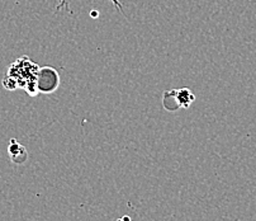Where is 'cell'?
Listing matches in <instances>:
<instances>
[{
  "label": "cell",
  "mask_w": 256,
  "mask_h": 221,
  "mask_svg": "<svg viewBox=\"0 0 256 221\" xmlns=\"http://www.w3.org/2000/svg\"><path fill=\"white\" fill-rule=\"evenodd\" d=\"M36 85H37L38 93H54V90L58 88V85H60V75H58V70L52 68V66L40 68L38 73H37Z\"/></svg>",
  "instance_id": "1"
},
{
  "label": "cell",
  "mask_w": 256,
  "mask_h": 221,
  "mask_svg": "<svg viewBox=\"0 0 256 221\" xmlns=\"http://www.w3.org/2000/svg\"><path fill=\"white\" fill-rule=\"evenodd\" d=\"M8 153L9 156H10V160L13 161L14 164H16V165H22V164H24L28 159L27 149H26L22 144H20V142L16 141V139H12L10 142H9Z\"/></svg>",
  "instance_id": "2"
},
{
  "label": "cell",
  "mask_w": 256,
  "mask_h": 221,
  "mask_svg": "<svg viewBox=\"0 0 256 221\" xmlns=\"http://www.w3.org/2000/svg\"><path fill=\"white\" fill-rule=\"evenodd\" d=\"M175 98H176V103L179 108H189L194 101H196V96L188 88H182V89H176L175 92Z\"/></svg>",
  "instance_id": "3"
},
{
  "label": "cell",
  "mask_w": 256,
  "mask_h": 221,
  "mask_svg": "<svg viewBox=\"0 0 256 221\" xmlns=\"http://www.w3.org/2000/svg\"><path fill=\"white\" fill-rule=\"evenodd\" d=\"M175 92H176V89L166 90L162 97L164 107H165V109L170 111V112H174V111L179 109V106L176 103V98H175Z\"/></svg>",
  "instance_id": "4"
},
{
  "label": "cell",
  "mask_w": 256,
  "mask_h": 221,
  "mask_svg": "<svg viewBox=\"0 0 256 221\" xmlns=\"http://www.w3.org/2000/svg\"><path fill=\"white\" fill-rule=\"evenodd\" d=\"M112 2L114 3V6L117 7V8H120V11H122V6H120V0H112ZM64 4H65V0H62V2H61V6H64Z\"/></svg>",
  "instance_id": "5"
},
{
  "label": "cell",
  "mask_w": 256,
  "mask_h": 221,
  "mask_svg": "<svg viewBox=\"0 0 256 221\" xmlns=\"http://www.w3.org/2000/svg\"><path fill=\"white\" fill-rule=\"evenodd\" d=\"M117 221H132V218H131V216L124 215V216H122V217L117 218Z\"/></svg>",
  "instance_id": "6"
}]
</instances>
